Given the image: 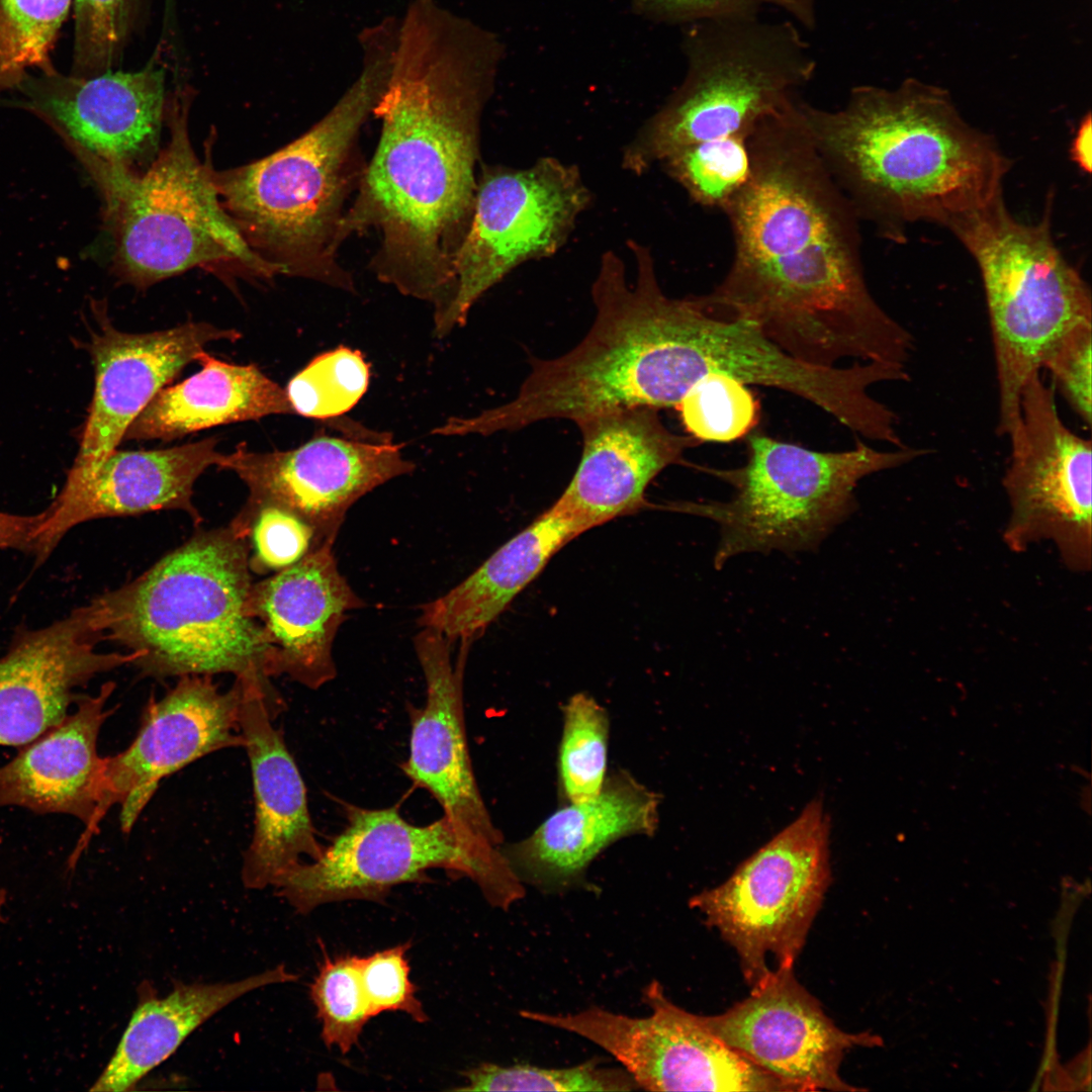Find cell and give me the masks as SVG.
<instances>
[{
	"label": "cell",
	"instance_id": "1",
	"mask_svg": "<svg viewBox=\"0 0 1092 1092\" xmlns=\"http://www.w3.org/2000/svg\"><path fill=\"white\" fill-rule=\"evenodd\" d=\"M504 52L497 34L438 0L410 1L373 110L378 145L344 218L346 239L378 232L372 271L430 302L434 322L454 294L453 263L474 211L481 117Z\"/></svg>",
	"mask_w": 1092,
	"mask_h": 1092
},
{
	"label": "cell",
	"instance_id": "2",
	"mask_svg": "<svg viewBox=\"0 0 1092 1092\" xmlns=\"http://www.w3.org/2000/svg\"><path fill=\"white\" fill-rule=\"evenodd\" d=\"M750 173L723 211L734 255L723 280L700 296L712 311L753 324L796 359L833 367L883 361L908 332L868 286L857 214L798 111V99L747 135Z\"/></svg>",
	"mask_w": 1092,
	"mask_h": 1092
},
{
	"label": "cell",
	"instance_id": "3",
	"mask_svg": "<svg viewBox=\"0 0 1092 1092\" xmlns=\"http://www.w3.org/2000/svg\"><path fill=\"white\" fill-rule=\"evenodd\" d=\"M798 111L860 221L887 240L905 242L917 222L946 229L1004 193L1010 159L940 88L915 80L895 89L862 85L839 109L800 98Z\"/></svg>",
	"mask_w": 1092,
	"mask_h": 1092
},
{
	"label": "cell",
	"instance_id": "4",
	"mask_svg": "<svg viewBox=\"0 0 1092 1092\" xmlns=\"http://www.w3.org/2000/svg\"><path fill=\"white\" fill-rule=\"evenodd\" d=\"M628 245L635 282H628L616 253L603 254L592 286L596 318L583 340L558 358L533 359L510 402L450 418L439 428L443 436H488L547 419L575 423L615 408L677 406L690 390L684 351L689 299L668 297L649 249Z\"/></svg>",
	"mask_w": 1092,
	"mask_h": 1092
},
{
	"label": "cell",
	"instance_id": "5",
	"mask_svg": "<svg viewBox=\"0 0 1092 1092\" xmlns=\"http://www.w3.org/2000/svg\"><path fill=\"white\" fill-rule=\"evenodd\" d=\"M362 67L333 107L302 135L256 162L214 171L221 205L250 248L280 275L354 291L338 262L348 197L365 166L359 135L386 86L395 36L375 24L358 37Z\"/></svg>",
	"mask_w": 1092,
	"mask_h": 1092
},
{
	"label": "cell",
	"instance_id": "6",
	"mask_svg": "<svg viewBox=\"0 0 1092 1092\" xmlns=\"http://www.w3.org/2000/svg\"><path fill=\"white\" fill-rule=\"evenodd\" d=\"M250 534L232 522L194 535L146 572L87 605L94 629L154 677L232 673L271 684L261 625L246 612Z\"/></svg>",
	"mask_w": 1092,
	"mask_h": 1092
},
{
	"label": "cell",
	"instance_id": "7",
	"mask_svg": "<svg viewBox=\"0 0 1092 1092\" xmlns=\"http://www.w3.org/2000/svg\"><path fill=\"white\" fill-rule=\"evenodd\" d=\"M681 49V83L623 151V168L636 175L688 146L748 135L799 97L817 67L794 21L758 15L687 24Z\"/></svg>",
	"mask_w": 1092,
	"mask_h": 1092
},
{
	"label": "cell",
	"instance_id": "8",
	"mask_svg": "<svg viewBox=\"0 0 1092 1092\" xmlns=\"http://www.w3.org/2000/svg\"><path fill=\"white\" fill-rule=\"evenodd\" d=\"M1055 191L1038 220L1024 222L1004 193L947 225L977 265L990 320L998 383L996 432L1008 437L1020 420L1027 380L1050 346L1073 327L1092 323L1089 284L1053 235Z\"/></svg>",
	"mask_w": 1092,
	"mask_h": 1092
},
{
	"label": "cell",
	"instance_id": "9",
	"mask_svg": "<svg viewBox=\"0 0 1092 1092\" xmlns=\"http://www.w3.org/2000/svg\"><path fill=\"white\" fill-rule=\"evenodd\" d=\"M98 185L113 241V267L146 288L199 266L230 264L264 278L278 270L257 255L221 205L209 162L192 148L186 113L144 173L72 147Z\"/></svg>",
	"mask_w": 1092,
	"mask_h": 1092
},
{
	"label": "cell",
	"instance_id": "10",
	"mask_svg": "<svg viewBox=\"0 0 1092 1092\" xmlns=\"http://www.w3.org/2000/svg\"><path fill=\"white\" fill-rule=\"evenodd\" d=\"M928 452L909 446L881 451L860 440L845 451L823 452L750 433L742 466L708 470L733 487L729 500L673 503L667 509L719 526L717 569L743 553L816 550L855 511L860 480Z\"/></svg>",
	"mask_w": 1092,
	"mask_h": 1092
},
{
	"label": "cell",
	"instance_id": "11",
	"mask_svg": "<svg viewBox=\"0 0 1092 1092\" xmlns=\"http://www.w3.org/2000/svg\"><path fill=\"white\" fill-rule=\"evenodd\" d=\"M829 818L813 800L722 884L689 905L736 952L750 989L794 968L831 881Z\"/></svg>",
	"mask_w": 1092,
	"mask_h": 1092
},
{
	"label": "cell",
	"instance_id": "12",
	"mask_svg": "<svg viewBox=\"0 0 1092 1092\" xmlns=\"http://www.w3.org/2000/svg\"><path fill=\"white\" fill-rule=\"evenodd\" d=\"M590 202L579 169L557 158L525 168L482 165L471 223L453 263L454 294L435 334L463 326L473 304L520 265L557 253Z\"/></svg>",
	"mask_w": 1092,
	"mask_h": 1092
},
{
	"label": "cell",
	"instance_id": "13",
	"mask_svg": "<svg viewBox=\"0 0 1092 1092\" xmlns=\"http://www.w3.org/2000/svg\"><path fill=\"white\" fill-rule=\"evenodd\" d=\"M471 642L461 641L453 664L450 642L423 628L414 638L427 697L411 707L410 753L404 774L440 804L458 839L477 864L481 893L491 904L520 895L523 885L505 852L504 838L491 820L471 763L464 719V670Z\"/></svg>",
	"mask_w": 1092,
	"mask_h": 1092
},
{
	"label": "cell",
	"instance_id": "14",
	"mask_svg": "<svg viewBox=\"0 0 1092 1092\" xmlns=\"http://www.w3.org/2000/svg\"><path fill=\"white\" fill-rule=\"evenodd\" d=\"M1011 454L1003 476L1009 516L1003 542L1012 552L1054 543L1074 572L1092 564L1091 441L1071 431L1056 402V388L1039 373L1021 394L1020 420L1008 436Z\"/></svg>",
	"mask_w": 1092,
	"mask_h": 1092
},
{
	"label": "cell",
	"instance_id": "15",
	"mask_svg": "<svg viewBox=\"0 0 1092 1092\" xmlns=\"http://www.w3.org/2000/svg\"><path fill=\"white\" fill-rule=\"evenodd\" d=\"M651 1013L633 1017L592 1006L573 1014L523 1010L520 1015L601 1046L649 1091L793 1092L716 1037L691 1013L672 1003L652 981L643 991Z\"/></svg>",
	"mask_w": 1092,
	"mask_h": 1092
},
{
	"label": "cell",
	"instance_id": "16",
	"mask_svg": "<svg viewBox=\"0 0 1092 1092\" xmlns=\"http://www.w3.org/2000/svg\"><path fill=\"white\" fill-rule=\"evenodd\" d=\"M345 810V828L322 854L287 870L273 886L297 912L345 900L380 902L397 885L422 882L431 869L467 877L481 887L477 864L445 816L417 825L394 807L348 805Z\"/></svg>",
	"mask_w": 1092,
	"mask_h": 1092
},
{
	"label": "cell",
	"instance_id": "17",
	"mask_svg": "<svg viewBox=\"0 0 1092 1092\" xmlns=\"http://www.w3.org/2000/svg\"><path fill=\"white\" fill-rule=\"evenodd\" d=\"M388 434L357 424L344 436L316 435L297 448L256 452L240 444L217 467L235 472L249 497L241 511L263 506L287 510L308 524L315 547L335 542L349 509L415 464Z\"/></svg>",
	"mask_w": 1092,
	"mask_h": 1092
},
{
	"label": "cell",
	"instance_id": "18",
	"mask_svg": "<svg viewBox=\"0 0 1092 1092\" xmlns=\"http://www.w3.org/2000/svg\"><path fill=\"white\" fill-rule=\"evenodd\" d=\"M244 694L241 678L221 691L212 675H184L161 699L152 698L131 743L104 757L100 801L71 858L79 859L112 806L120 807V827L128 833L165 778L209 753L244 747Z\"/></svg>",
	"mask_w": 1092,
	"mask_h": 1092
},
{
	"label": "cell",
	"instance_id": "19",
	"mask_svg": "<svg viewBox=\"0 0 1092 1092\" xmlns=\"http://www.w3.org/2000/svg\"><path fill=\"white\" fill-rule=\"evenodd\" d=\"M720 1040L793 1092L853 1091L840 1067L845 1052L869 1035L839 1028L794 974L778 969L726 1011L700 1015Z\"/></svg>",
	"mask_w": 1092,
	"mask_h": 1092
},
{
	"label": "cell",
	"instance_id": "20",
	"mask_svg": "<svg viewBox=\"0 0 1092 1092\" xmlns=\"http://www.w3.org/2000/svg\"><path fill=\"white\" fill-rule=\"evenodd\" d=\"M97 330L86 344L95 370L93 398L78 454L64 486L89 478L116 450L136 417L154 396L210 342H235L241 334L206 323L129 334L96 311Z\"/></svg>",
	"mask_w": 1092,
	"mask_h": 1092
},
{
	"label": "cell",
	"instance_id": "21",
	"mask_svg": "<svg viewBox=\"0 0 1092 1092\" xmlns=\"http://www.w3.org/2000/svg\"><path fill=\"white\" fill-rule=\"evenodd\" d=\"M15 89L70 146L101 160L131 168L158 149L165 76L154 66L87 77L28 73Z\"/></svg>",
	"mask_w": 1092,
	"mask_h": 1092
},
{
	"label": "cell",
	"instance_id": "22",
	"mask_svg": "<svg viewBox=\"0 0 1092 1092\" xmlns=\"http://www.w3.org/2000/svg\"><path fill=\"white\" fill-rule=\"evenodd\" d=\"M333 545L322 543L251 586L246 612L263 629L270 677L285 674L317 690L337 674L336 634L348 613L365 604L339 571Z\"/></svg>",
	"mask_w": 1092,
	"mask_h": 1092
},
{
	"label": "cell",
	"instance_id": "23",
	"mask_svg": "<svg viewBox=\"0 0 1092 1092\" xmlns=\"http://www.w3.org/2000/svg\"><path fill=\"white\" fill-rule=\"evenodd\" d=\"M87 606L42 629L22 631L0 658V745L22 747L60 724L97 674L133 664L139 651L100 652Z\"/></svg>",
	"mask_w": 1092,
	"mask_h": 1092
},
{
	"label": "cell",
	"instance_id": "24",
	"mask_svg": "<svg viewBox=\"0 0 1092 1092\" xmlns=\"http://www.w3.org/2000/svg\"><path fill=\"white\" fill-rule=\"evenodd\" d=\"M244 680L240 728L252 770L255 826L244 852L242 881L248 889L262 890L297 863L317 858L324 847L300 771L273 724L285 702L274 688Z\"/></svg>",
	"mask_w": 1092,
	"mask_h": 1092
},
{
	"label": "cell",
	"instance_id": "25",
	"mask_svg": "<svg viewBox=\"0 0 1092 1092\" xmlns=\"http://www.w3.org/2000/svg\"><path fill=\"white\" fill-rule=\"evenodd\" d=\"M575 424L582 436L581 458L553 505L584 532L647 507L651 481L700 444L668 430L657 410L646 406L610 410Z\"/></svg>",
	"mask_w": 1092,
	"mask_h": 1092
},
{
	"label": "cell",
	"instance_id": "26",
	"mask_svg": "<svg viewBox=\"0 0 1092 1092\" xmlns=\"http://www.w3.org/2000/svg\"><path fill=\"white\" fill-rule=\"evenodd\" d=\"M217 442L207 438L167 449L112 452L89 478L63 486L43 511L32 551L36 563L70 529L94 519L180 510L199 523L193 486L206 468L220 462Z\"/></svg>",
	"mask_w": 1092,
	"mask_h": 1092
},
{
	"label": "cell",
	"instance_id": "27",
	"mask_svg": "<svg viewBox=\"0 0 1092 1092\" xmlns=\"http://www.w3.org/2000/svg\"><path fill=\"white\" fill-rule=\"evenodd\" d=\"M659 796L630 772L608 775L594 798L565 805L531 834L504 846L522 883L544 889L566 887L580 880L590 862L620 839L655 833Z\"/></svg>",
	"mask_w": 1092,
	"mask_h": 1092
},
{
	"label": "cell",
	"instance_id": "28",
	"mask_svg": "<svg viewBox=\"0 0 1092 1092\" xmlns=\"http://www.w3.org/2000/svg\"><path fill=\"white\" fill-rule=\"evenodd\" d=\"M114 689L108 681L94 696L80 695L73 713L0 765V808L73 816L84 830L91 825L103 783L98 737L113 712L105 707Z\"/></svg>",
	"mask_w": 1092,
	"mask_h": 1092
},
{
	"label": "cell",
	"instance_id": "29",
	"mask_svg": "<svg viewBox=\"0 0 1092 1092\" xmlns=\"http://www.w3.org/2000/svg\"><path fill=\"white\" fill-rule=\"evenodd\" d=\"M584 533L554 505L496 549L444 596L424 605L418 623L450 642L481 636L567 543Z\"/></svg>",
	"mask_w": 1092,
	"mask_h": 1092
},
{
	"label": "cell",
	"instance_id": "30",
	"mask_svg": "<svg viewBox=\"0 0 1092 1092\" xmlns=\"http://www.w3.org/2000/svg\"><path fill=\"white\" fill-rule=\"evenodd\" d=\"M297 976L285 966L236 982L214 984L175 982L159 997L149 981L138 987V1003L118 1045L90 1091L134 1089L150 1071L165 1062L186 1037L223 1007L245 994Z\"/></svg>",
	"mask_w": 1092,
	"mask_h": 1092
},
{
	"label": "cell",
	"instance_id": "31",
	"mask_svg": "<svg viewBox=\"0 0 1092 1092\" xmlns=\"http://www.w3.org/2000/svg\"><path fill=\"white\" fill-rule=\"evenodd\" d=\"M201 369L163 387L127 429L123 440L170 441L222 424L293 414L285 389L253 365L201 351Z\"/></svg>",
	"mask_w": 1092,
	"mask_h": 1092
},
{
	"label": "cell",
	"instance_id": "32",
	"mask_svg": "<svg viewBox=\"0 0 1092 1092\" xmlns=\"http://www.w3.org/2000/svg\"><path fill=\"white\" fill-rule=\"evenodd\" d=\"M610 720L590 695L577 693L563 707L558 779L566 803L597 796L607 780Z\"/></svg>",
	"mask_w": 1092,
	"mask_h": 1092
},
{
	"label": "cell",
	"instance_id": "33",
	"mask_svg": "<svg viewBox=\"0 0 1092 1092\" xmlns=\"http://www.w3.org/2000/svg\"><path fill=\"white\" fill-rule=\"evenodd\" d=\"M72 0H0V92L35 69L55 71L51 52Z\"/></svg>",
	"mask_w": 1092,
	"mask_h": 1092
},
{
	"label": "cell",
	"instance_id": "34",
	"mask_svg": "<svg viewBox=\"0 0 1092 1092\" xmlns=\"http://www.w3.org/2000/svg\"><path fill=\"white\" fill-rule=\"evenodd\" d=\"M370 376L364 355L340 346L314 357L284 389L293 414L333 421L359 402L368 389Z\"/></svg>",
	"mask_w": 1092,
	"mask_h": 1092
},
{
	"label": "cell",
	"instance_id": "35",
	"mask_svg": "<svg viewBox=\"0 0 1092 1092\" xmlns=\"http://www.w3.org/2000/svg\"><path fill=\"white\" fill-rule=\"evenodd\" d=\"M661 164L696 203L723 210L749 177L747 135L734 134L694 144L676 151Z\"/></svg>",
	"mask_w": 1092,
	"mask_h": 1092
},
{
	"label": "cell",
	"instance_id": "36",
	"mask_svg": "<svg viewBox=\"0 0 1092 1092\" xmlns=\"http://www.w3.org/2000/svg\"><path fill=\"white\" fill-rule=\"evenodd\" d=\"M688 435L702 442L727 443L750 434L759 403L746 384L714 374L696 383L675 407Z\"/></svg>",
	"mask_w": 1092,
	"mask_h": 1092
},
{
	"label": "cell",
	"instance_id": "37",
	"mask_svg": "<svg viewBox=\"0 0 1092 1092\" xmlns=\"http://www.w3.org/2000/svg\"><path fill=\"white\" fill-rule=\"evenodd\" d=\"M464 1078L465 1086L455 1090L600 1092L640 1089L625 1069L605 1068L598 1061L557 1069L483 1063L464 1072Z\"/></svg>",
	"mask_w": 1092,
	"mask_h": 1092
},
{
	"label": "cell",
	"instance_id": "38",
	"mask_svg": "<svg viewBox=\"0 0 1092 1092\" xmlns=\"http://www.w3.org/2000/svg\"><path fill=\"white\" fill-rule=\"evenodd\" d=\"M358 959L348 954L330 958L325 953L310 985L324 1043L338 1048L343 1054L358 1043L363 1027L372 1018Z\"/></svg>",
	"mask_w": 1092,
	"mask_h": 1092
},
{
	"label": "cell",
	"instance_id": "39",
	"mask_svg": "<svg viewBox=\"0 0 1092 1092\" xmlns=\"http://www.w3.org/2000/svg\"><path fill=\"white\" fill-rule=\"evenodd\" d=\"M233 522L251 531L253 554L249 556V565L256 573L283 570L315 547L313 529L293 513L276 506L241 511Z\"/></svg>",
	"mask_w": 1092,
	"mask_h": 1092
},
{
	"label": "cell",
	"instance_id": "40",
	"mask_svg": "<svg viewBox=\"0 0 1092 1092\" xmlns=\"http://www.w3.org/2000/svg\"><path fill=\"white\" fill-rule=\"evenodd\" d=\"M131 0H74L73 76L111 69L124 40Z\"/></svg>",
	"mask_w": 1092,
	"mask_h": 1092
},
{
	"label": "cell",
	"instance_id": "41",
	"mask_svg": "<svg viewBox=\"0 0 1092 1092\" xmlns=\"http://www.w3.org/2000/svg\"><path fill=\"white\" fill-rule=\"evenodd\" d=\"M632 9L645 19L657 23L687 25L693 22L730 17L758 15L765 7L785 11L806 29L817 23L818 0H630Z\"/></svg>",
	"mask_w": 1092,
	"mask_h": 1092
},
{
	"label": "cell",
	"instance_id": "42",
	"mask_svg": "<svg viewBox=\"0 0 1092 1092\" xmlns=\"http://www.w3.org/2000/svg\"><path fill=\"white\" fill-rule=\"evenodd\" d=\"M408 947V943L399 944L365 958L359 957L360 977L372 1017L400 1011L418 1022L428 1020L416 996V986L410 979Z\"/></svg>",
	"mask_w": 1092,
	"mask_h": 1092
},
{
	"label": "cell",
	"instance_id": "43",
	"mask_svg": "<svg viewBox=\"0 0 1092 1092\" xmlns=\"http://www.w3.org/2000/svg\"><path fill=\"white\" fill-rule=\"evenodd\" d=\"M1092 323L1079 324L1060 336L1046 350L1041 369L1081 421L1091 425Z\"/></svg>",
	"mask_w": 1092,
	"mask_h": 1092
},
{
	"label": "cell",
	"instance_id": "44",
	"mask_svg": "<svg viewBox=\"0 0 1092 1092\" xmlns=\"http://www.w3.org/2000/svg\"><path fill=\"white\" fill-rule=\"evenodd\" d=\"M43 520V512L34 516H20L0 512V549L33 551L36 530Z\"/></svg>",
	"mask_w": 1092,
	"mask_h": 1092
},
{
	"label": "cell",
	"instance_id": "45",
	"mask_svg": "<svg viewBox=\"0 0 1092 1092\" xmlns=\"http://www.w3.org/2000/svg\"><path fill=\"white\" fill-rule=\"evenodd\" d=\"M1070 153L1073 161L1084 172L1091 171V116L1087 114L1079 124Z\"/></svg>",
	"mask_w": 1092,
	"mask_h": 1092
},
{
	"label": "cell",
	"instance_id": "46",
	"mask_svg": "<svg viewBox=\"0 0 1092 1092\" xmlns=\"http://www.w3.org/2000/svg\"><path fill=\"white\" fill-rule=\"evenodd\" d=\"M1 842H2V838L0 837V843ZM6 895H7L6 891L4 889H0V921L1 922L4 921L3 914H2V908H3V906H4L5 902H6Z\"/></svg>",
	"mask_w": 1092,
	"mask_h": 1092
}]
</instances>
